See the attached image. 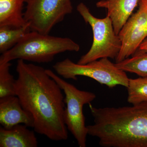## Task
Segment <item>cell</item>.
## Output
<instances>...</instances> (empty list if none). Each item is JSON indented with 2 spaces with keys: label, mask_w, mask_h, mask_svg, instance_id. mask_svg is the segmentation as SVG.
Returning <instances> with one entry per match:
<instances>
[{
  "label": "cell",
  "mask_w": 147,
  "mask_h": 147,
  "mask_svg": "<svg viewBox=\"0 0 147 147\" xmlns=\"http://www.w3.org/2000/svg\"><path fill=\"white\" fill-rule=\"evenodd\" d=\"M16 71L15 95L33 118L35 132L53 141L68 139L64 120L65 108L62 90L40 66L18 59Z\"/></svg>",
  "instance_id": "obj_1"
},
{
  "label": "cell",
  "mask_w": 147,
  "mask_h": 147,
  "mask_svg": "<svg viewBox=\"0 0 147 147\" xmlns=\"http://www.w3.org/2000/svg\"><path fill=\"white\" fill-rule=\"evenodd\" d=\"M94 124L88 134L102 147H147V102L131 106L97 108L90 103Z\"/></svg>",
  "instance_id": "obj_2"
},
{
  "label": "cell",
  "mask_w": 147,
  "mask_h": 147,
  "mask_svg": "<svg viewBox=\"0 0 147 147\" xmlns=\"http://www.w3.org/2000/svg\"><path fill=\"white\" fill-rule=\"evenodd\" d=\"M79 44L67 37L54 36L31 31L13 48L3 53L0 62L21 59L37 63H48L55 56L67 52H78Z\"/></svg>",
  "instance_id": "obj_3"
},
{
  "label": "cell",
  "mask_w": 147,
  "mask_h": 147,
  "mask_svg": "<svg viewBox=\"0 0 147 147\" xmlns=\"http://www.w3.org/2000/svg\"><path fill=\"white\" fill-rule=\"evenodd\" d=\"M76 9L86 24L90 26L93 37L91 47L81 57L77 63L85 64L102 58L116 59L121 48L122 42L114 30L110 17H95L83 3L77 5Z\"/></svg>",
  "instance_id": "obj_4"
},
{
  "label": "cell",
  "mask_w": 147,
  "mask_h": 147,
  "mask_svg": "<svg viewBox=\"0 0 147 147\" xmlns=\"http://www.w3.org/2000/svg\"><path fill=\"white\" fill-rule=\"evenodd\" d=\"M53 68L58 75L65 79L76 81L78 76H84L110 88L118 85L128 86L129 79L126 72L118 68L108 58H102L85 64L75 63L67 58L56 63Z\"/></svg>",
  "instance_id": "obj_5"
},
{
  "label": "cell",
  "mask_w": 147,
  "mask_h": 147,
  "mask_svg": "<svg viewBox=\"0 0 147 147\" xmlns=\"http://www.w3.org/2000/svg\"><path fill=\"white\" fill-rule=\"evenodd\" d=\"M46 72L57 82L65 95L64 120L67 129L76 139L79 147H86L88 131L85 124L83 107L93 101L96 95L92 92L78 89L50 69H46Z\"/></svg>",
  "instance_id": "obj_6"
},
{
  "label": "cell",
  "mask_w": 147,
  "mask_h": 147,
  "mask_svg": "<svg viewBox=\"0 0 147 147\" xmlns=\"http://www.w3.org/2000/svg\"><path fill=\"white\" fill-rule=\"evenodd\" d=\"M72 11L71 0H28L24 17L31 31L49 34Z\"/></svg>",
  "instance_id": "obj_7"
},
{
  "label": "cell",
  "mask_w": 147,
  "mask_h": 147,
  "mask_svg": "<svg viewBox=\"0 0 147 147\" xmlns=\"http://www.w3.org/2000/svg\"><path fill=\"white\" fill-rule=\"evenodd\" d=\"M138 6L119 33L122 46L116 63L133 56L147 37V0H139Z\"/></svg>",
  "instance_id": "obj_8"
},
{
  "label": "cell",
  "mask_w": 147,
  "mask_h": 147,
  "mask_svg": "<svg viewBox=\"0 0 147 147\" xmlns=\"http://www.w3.org/2000/svg\"><path fill=\"white\" fill-rule=\"evenodd\" d=\"M0 124L3 127L11 128L18 124L33 127L32 115L25 110L16 95L0 98Z\"/></svg>",
  "instance_id": "obj_9"
},
{
  "label": "cell",
  "mask_w": 147,
  "mask_h": 147,
  "mask_svg": "<svg viewBox=\"0 0 147 147\" xmlns=\"http://www.w3.org/2000/svg\"><path fill=\"white\" fill-rule=\"evenodd\" d=\"M138 2L139 0H100L96 3V6L107 10L106 16L112 20L114 30L119 35Z\"/></svg>",
  "instance_id": "obj_10"
},
{
  "label": "cell",
  "mask_w": 147,
  "mask_h": 147,
  "mask_svg": "<svg viewBox=\"0 0 147 147\" xmlns=\"http://www.w3.org/2000/svg\"><path fill=\"white\" fill-rule=\"evenodd\" d=\"M24 124L11 128H0V147H36L37 139L32 130Z\"/></svg>",
  "instance_id": "obj_11"
},
{
  "label": "cell",
  "mask_w": 147,
  "mask_h": 147,
  "mask_svg": "<svg viewBox=\"0 0 147 147\" xmlns=\"http://www.w3.org/2000/svg\"><path fill=\"white\" fill-rule=\"evenodd\" d=\"M28 0H0V26L22 27L29 24L24 17V5Z\"/></svg>",
  "instance_id": "obj_12"
},
{
  "label": "cell",
  "mask_w": 147,
  "mask_h": 147,
  "mask_svg": "<svg viewBox=\"0 0 147 147\" xmlns=\"http://www.w3.org/2000/svg\"><path fill=\"white\" fill-rule=\"evenodd\" d=\"M31 31L30 25L22 27L0 26V53L10 50Z\"/></svg>",
  "instance_id": "obj_13"
},
{
  "label": "cell",
  "mask_w": 147,
  "mask_h": 147,
  "mask_svg": "<svg viewBox=\"0 0 147 147\" xmlns=\"http://www.w3.org/2000/svg\"><path fill=\"white\" fill-rule=\"evenodd\" d=\"M119 69L136 74L141 77L147 76V53L136 52L131 57L115 63Z\"/></svg>",
  "instance_id": "obj_14"
},
{
  "label": "cell",
  "mask_w": 147,
  "mask_h": 147,
  "mask_svg": "<svg viewBox=\"0 0 147 147\" xmlns=\"http://www.w3.org/2000/svg\"><path fill=\"white\" fill-rule=\"evenodd\" d=\"M127 102L132 105L147 102V76L129 79Z\"/></svg>",
  "instance_id": "obj_15"
},
{
  "label": "cell",
  "mask_w": 147,
  "mask_h": 147,
  "mask_svg": "<svg viewBox=\"0 0 147 147\" xmlns=\"http://www.w3.org/2000/svg\"><path fill=\"white\" fill-rule=\"evenodd\" d=\"M11 64L0 62V98L15 95L14 85L16 80L10 72Z\"/></svg>",
  "instance_id": "obj_16"
},
{
  "label": "cell",
  "mask_w": 147,
  "mask_h": 147,
  "mask_svg": "<svg viewBox=\"0 0 147 147\" xmlns=\"http://www.w3.org/2000/svg\"><path fill=\"white\" fill-rule=\"evenodd\" d=\"M137 52L147 53V37L140 44Z\"/></svg>",
  "instance_id": "obj_17"
}]
</instances>
